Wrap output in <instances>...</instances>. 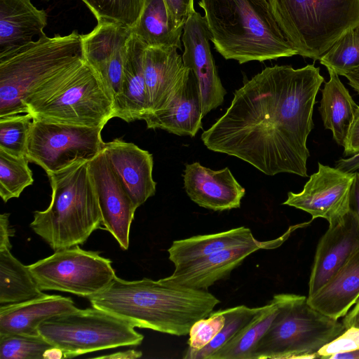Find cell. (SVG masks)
Returning <instances> with one entry per match:
<instances>
[{"mask_svg":"<svg viewBox=\"0 0 359 359\" xmlns=\"http://www.w3.org/2000/svg\"><path fill=\"white\" fill-rule=\"evenodd\" d=\"M323 81L314 64L266 67L235 91L226 112L202 133L204 145L269 176L308 177L306 143Z\"/></svg>","mask_w":359,"mask_h":359,"instance_id":"6da1fadb","label":"cell"},{"mask_svg":"<svg viewBox=\"0 0 359 359\" xmlns=\"http://www.w3.org/2000/svg\"><path fill=\"white\" fill-rule=\"evenodd\" d=\"M92 306L131 323L176 336L189 334L197 320L208 317L220 301L208 290L180 287L144 278L117 276L103 291L88 297Z\"/></svg>","mask_w":359,"mask_h":359,"instance_id":"7a4b0ae2","label":"cell"},{"mask_svg":"<svg viewBox=\"0 0 359 359\" xmlns=\"http://www.w3.org/2000/svg\"><path fill=\"white\" fill-rule=\"evenodd\" d=\"M210 41L239 64L298 55L280 30L268 0H201Z\"/></svg>","mask_w":359,"mask_h":359,"instance_id":"3957f363","label":"cell"},{"mask_svg":"<svg viewBox=\"0 0 359 359\" xmlns=\"http://www.w3.org/2000/svg\"><path fill=\"white\" fill-rule=\"evenodd\" d=\"M88 162L78 161L48 175L51 201L45 210L34 212L30 226L54 251L84 243L100 228L102 215Z\"/></svg>","mask_w":359,"mask_h":359,"instance_id":"277c9868","label":"cell"},{"mask_svg":"<svg viewBox=\"0 0 359 359\" xmlns=\"http://www.w3.org/2000/svg\"><path fill=\"white\" fill-rule=\"evenodd\" d=\"M81 34L48 37L32 42L0 57V117L25 114L23 102L41 83L83 58Z\"/></svg>","mask_w":359,"mask_h":359,"instance_id":"5b68a950","label":"cell"},{"mask_svg":"<svg viewBox=\"0 0 359 359\" xmlns=\"http://www.w3.org/2000/svg\"><path fill=\"white\" fill-rule=\"evenodd\" d=\"M272 13L298 55L320 58L359 25V0H268Z\"/></svg>","mask_w":359,"mask_h":359,"instance_id":"8992f818","label":"cell"},{"mask_svg":"<svg viewBox=\"0 0 359 359\" xmlns=\"http://www.w3.org/2000/svg\"><path fill=\"white\" fill-rule=\"evenodd\" d=\"M346 330L342 322L312 307L307 297L289 294L251 359L314 358Z\"/></svg>","mask_w":359,"mask_h":359,"instance_id":"52a82bcc","label":"cell"},{"mask_svg":"<svg viewBox=\"0 0 359 359\" xmlns=\"http://www.w3.org/2000/svg\"><path fill=\"white\" fill-rule=\"evenodd\" d=\"M130 322L103 309H76L52 317L39 327L41 336L71 358L97 351L140 345L144 336Z\"/></svg>","mask_w":359,"mask_h":359,"instance_id":"ba28073f","label":"cell"},{"mask_svg":"<svg viewBox=\"0 0 359 359\" xmlns=\"http://www.w3.org/2000/svg\"><path fill=\"white\" fill-rule=\"evenodd\" d=\"M33 119L104 127L114 118L113 98L99 73L86 60L59 88L29 107Z\"/></svg>","mask_w":359,"mask_h":359,"instance_id":"9c48e42d","label":"cell"},{"mask_svg":"<svg viewBox=\"0 0 359 359\" xmlns=\"http://www.w3.org/2000/svg\"><path fill=\"white\" fill-rule=\"evenodd\" d=\"M29 268L42 290L87 298L105 290L116 276L109 259L79 245L56 250Z\"/></svg>","mask_w":359,"mask_h":359,"instance_id":"30bf717a","label":"cell"},{"mask_svg":"<svg viewBox=\"0 0 359 359\" xmlns=\"http://www.w3.org/2000/svg\"><path fill=\"white\" fill-rule=\"evenodd\" d=\"M104 127H89L33 119L26 151L29 162L47 175L63 170L78 161H90L104 147Z\"/></svg>","mask_w":359,"mask_h":359,"instance_id":"8fae6325","label":"cell"},{"mask_svg":"<svg viewBox=\"0 0 359 359\" xmlns=\"http://www.w3.org/2000/svg\"><path fill=\"white\" fill-rule=\"evenodd\" d=\"M355 172H346L318 162V171L312 174L299 193L290 191L283 205L302 210L312 219H325L333 224L350 210V191Z\"/></svg>","mask_w":359,"mask_h":359,"instance_id":"7c38bea8","label":"cell"},{"mask_svg":"<svg viewBox=\"0 0 359 359\" xmlns=\"http://www.w3.org/2000/svg\"><path fill=\"white\" fill-rule=\"evenodd\" d=\"M210 34L204 17L195 11L184 26L182 57L184 65L196 79L203 116L222 104L226 93L210 51Z\"/></svg>","mask_w":359,"mask_h":359,"instance_id":"4fadbf2b","label":"cell"},{"mask_svg":"<svg viewBox=\"0 0 359 359\" xmlns=\"http://www.w3.org/2000/svg\"><path fill=\"white\" fill-rule=\"evenodd\" d=\"M88 168L97 196L102 224L121 249L127 250L137 208L110 166L104 150L89 161Z\"/></svg>","mask_w":359,"mask_h":359,"instance_id":"5bb4252c","label":"cell"},{"mask_svg":"<svg viewBox=\"0 0 359 359\" xmlns=\"http://www.w3.org/2000/svg\"><path fill=\"white\" fill-rule=\"evenodd\" d=\"M302 226V224L291 226L284 235L273 241H257L175 266L173 273L162 280L180 287L208 290L216 282L229 276L248 256L260 249L273 248L280 245L292 231Z\"/></svg>","mask_w":359,"mask_h":359,"instance_id":"9a60e30c","label":"cell"},{"mask_svg":"<svg viewBox=\"0 0 359 359\" xmlns=\"http://www.w3.org/2000/svg\"><path fill=\"white\" fill-rule=\"evenodd\" d=\"M359 249V222L350 209L329 224L320 239L309 282V295L316 294Z\"/></svg>","mask_w":359,"mask_h":359,"instance_id":"2e32d148","label":"cell"},{"mask_svg":"<svg viewBox=\"0 0 359 359\" xmlns=\"http://www.w3.org/2000/svg\"><path fill=\"white\" fill-rule=\"evenodd\" d=\"M104 152L112 170L137 208L156 193L153 156L132 142L114 139Z\"/></svg>","mask_w":359,"mask_h":359,"instance_id":"e0dca14e","label":"cell"},{"mask_svg":"<svg viewBox=\"0 0 359 359\" xmlns=\"http://www.w3.org/2000/svg\"><path fill=\"white\" fill-rule=\"evenodd\" d=\"M184 187L189 198L198 205L213 211L238 208L245 189L229 168L213 170L195 162L186 165Z\"/></svg>","mask_w":359,"mask_h":359,"instance_id":"ac0fdd59","label":"cell"},{"mask_svg":"<svg viewBox=\"0 0 359 359\" xmlns=\"http://www.w3.org/2000/svg\"><path fill=\"white\" fill-rule=\"evenodd\" d=\"M143 67L150 114L164 109L183 88L190 74V69L175 48L147 47Z\"/></svg>","mask_w":359,"mask_h":359,"instance_id":"d6986e66","label":"cell"},{"mask_svg":"<svg viewBox=\"0 0 359 359\" xmlns=\"http://www.w3.org/2000/svg\"><path fill=\"white\" fill-rule=\"evenodd\" d=\"M146 48V45L131 33L126 44L120 92L114 102V117L128 123L144 120L150 114L143 67Z\"/></svg>","mask_w":359,"mask_h":359,"instance_id":"ffe728a7","label":"cell"},{"mask_svg":"<svg viewBox=\"0 0 359 359\" xmlns=\"http://www.w3.org/2000/svg\"><path fill=\"white\" fill-rule=\"evenodd\" d=\"M76 309L67 297L46 294L18 304L0 306V335H39L38 329L46 320Z\"/></svg>","mask_w":359,"mask_h":359,"instance_id":"44dd1931","label":"cell"},{"mask_svg":"<svg viewBox=\"0 0 359 359\" xmlns=\"http://www.w3.org/2000/svg\"><path fill=\"white\" fill-rule=\"evenodd\" d=\"M201 98L196 79L190 70L188 81L163 109L144 120L147 128L162 129L180 136L194 137L202 128Z\"/></svg>","mask_w":359,"mask_h":359,"instance_id":"7402d4cb","label":"cell"},{"mask_svg":"<svg viewBox=\"0 0 359 359\" xmlns=\"http://www.w3.org/2000/svg\"><path fill=\"white\" fill-rule=\"evenodd\" d=\"M47 13L31 0H0V57L44 34Z\"/></svg>","mask_w":359,"mask_h":359,"instance_id":"603a6c76","label":"cell"},{"mask_svg":"<svg viewBox=\"0 0 359 359\" xmlns=\"http://www.w3.org/2000/svg\"><path fill=\"white\" fill-rule=\"evenodd\" d=\"M359 299V249L313 295L309 304L334 319L344 317Z\"/></svg>","mask_w":359,"mask_h":359,"instance_id":"cb8c5ba5","label":"cell"},{"mask_svg":"<svg viewBox=\"0 0 359 359\" xmlns=\"http://www.w3.org/2000/svg\"><path fill=\"white\" fill-rule=\"evenodd\" d=\"M327 69L330 79L321 89L322 98L318 110L325 128L330 130L334 141L344 147L359 106L339 75L331 69Z\"/></svg>","mask_w":359,"mask_h":359,"instance_id":"d4e9b609","label":"cell"},{"mask_svg":"<svg viewBox=\"0 0 359 359\" xmlns=\"http://www.w3.org/2000/svg\"><path fill=\"white\" fill-rule=\"evenodd\" d=\"M257 241L251 230L241 226L222 232L174 241L168 248L169 259L177 266L224 250Z\"/></svg>","mask_w":359,"mask_h":359,"instance_id":"484cf974","label":"cell"},{"mask_svg":"<svg viewBox=\"0 0 359 359\" xmlns=\"http://www.w3.org/2000/svg\"><path fill=\"white\" fill-rule=\"evenodd\" d=\"M184 26L172 18L163 0H145L141 15L131 33L147 47L182 49Z\"/></svg>","mask_w":359,"mask_h":359,"instance_id":"4316f807","label":"cell"},{"mask_svg":"<svg viewBox=\"0 0 359 359\" xmlns=\"http://www.w3.org/2000/svg\"><path fill=\"white\" fill-rule=\"evenodd\" d=\"M29 266L22 264L11 250H0V304H18L43 296Z\"/></svg>","mask_w":359,"mask_h":359,"instance_id":"83f0119b","label":"cell"},{"mask_svg":"<svg viewBox=\"0 0 359 359\" xmlns=\"http://www.w3.org/2000/svg\"><path fill=\"white\" fill-rule=\"evenodd\" d=\"M289 294H277L255 319L209 359H251L253 350L267 331Z\"/></svg>","mask_w":359,"mask_h":359,"instance_id":"f1b7e54d","label":"cell"},{"mask_svg":"<svg viewBox=\"0 0 359 359\" xmlns=\"http://www.w3.org/2000/svg\"><path fill=\"white\" fill-rule=\"evenodd\" d=\"M130 35L131 29L123 25L97 22L91 32L81 34L83 57L97 71L118 50L125 46Z\"/></svg>","mask_w":359,"mask_h":359,"instance_id":"f546056e","label":"cell"},{"mask_svg":"<svg viewBox=\"0 0 359 359\" xmlns=\"http://www.w3.org/2000/svg\"><path fill=\"white\" fill-rule=\"evenodd\" d=\"M265 307L266 305L256 308L240 305L222 310L226 317V321L219 334L203 349L195 353L184 354L183 358L209 359L216 351L250 325L264 310Z\"/></svg>","mask_w":359,"mask_h":359,"instance_id":"4dcf8cb0","label":"cell"},{"mask_svg":"<svg viewBox=\"0 0 359 359\" xmlns=\"http://www.w3.org/2000/svg\"><path fill=\"white\" fill-rule=\"evenodd\" d=\"M25 156L11 155L0 149V196L6 203L18 198L24 189L32 184V172Z\"/></svg>","mask_w":359,"mask_h":359,"instance_id":"1f68e13d","label":"cell"},{"mask_svg":"<svg viewBox=\"0 0 359 359\" xmlns=\"http://www.w3.org/2000/svg\"><path fill=\"white\" fill-rule=\"evenodd\" d=\"M319 60L339 76L359 71V25L343 35Z\"/></svg>","mask_w":359,"mask_h":359,"instance_id":"d6a6232c","label":"cell"},{"mask_svg":"<svg viewBox=\"0 0 359 359\" xmlns=\"http://www.w3.org/2000/svg\"><path fill=\"white\" fill-rule=\"evenodd\" d=\"M97 22L108 21L130 29L140 18L145 0H81Z\"/></svg>","mask_w":359,"mask_h":359,"instance_id":"836d02e7","label":"cell"},{"mask_svg":"<svg viewBox=\"0 0 359 359\" xmlns=\"http://www.w3.org/2000/svg\"><path fill=\"white\" fill-rule=\"evenodd\" d=\"M32 120L28 113L0 117V149L11 155L26 156Z\"/></svg>","mask_w":359,"mask_h":359,"instance_id":"e575fe53","label":"cell"},{"mask_svg":"<svg viewBox=\"0 0 359 359\" xmlns=\"http://www.w3.org/2000/svg\"><path fill=\"white\" fill-rule=\"evenodd\" d=\"M54 346L39 335H0L1 359H44L43 353Z\"/></svg>","mask_w":359,"mask_h":359,"instance_id":"d590c367","label":"cell"},{"mask_svg":"<svg viewBox=\"0 0 359 359\" xmlns=\"http://www.w3.org/2000/svg\"><path fill=\"white\" fill-rule=\"evenodd\" d=\"M225 321L226 317L219 310L195 322L189 332V348L184 354L197 352L206 346L219 334Z\"/></svg>","mask_w":359,"mask_h":359,"instance_id":"8d00e7d4","label":"cell"},{"mask_svg":"<svg viewBox=\"0 0 359 359\" xmlns=\"http://www.w3.org/2000/svg\"><path fill=\"white\" fill-rule=\"evenodd\" d=\"M125 55L126 45L124 47L118 50L112 57L97 71L109 91L114 102L121 89Z\"/></svg>","mask_w":359,"mask_h":359,"instance_id":"74e56055","label":"cell"},{"mask_svg":"<svg viewBox=\"0 0 359 359\" xmlns=\"http://www.w3.org/2000/svg\"><path fill=\"white\" fill-rule=\"evenodd\" d=\"M359 348V327H351L318 351V357L329 358L331 355Z\"/></svg>","mask_w":359,"mask_h":359,"instance_id":"f35d334b","label":"cell"},{"mask_svg":"<svg viewBox=\"0 0 359 359\" xmlns=\"http://www.w3.org/2000/svg\"><path fill=\"white\" fill-rule=\"evenodd\" d=\"M163 1L172 18L180 25H184L187 19L195 12L194 0Z\"/></svg>","mask_w":359,"mask_h":359,"instance_id":"ab89813d","label":"cell"},{"mask_svg":"<svg viewBox=\"0 0 359 359\" xmlns=\"http://www.w3.org/2000/svg\"><path fill=\"white\" fill-rule=\"evenodd\" d=\"M344 149V156L350 157L359 154V107L348 131Z\"/></svg>","mask_w":359,"mask_h":359,"instance_id":"60d3db41","label":"cell"},{"mask_svg":"<svg viewBox=\"0 0 359 359\" xmlns=\"http://www.w3.org/2000/svg\"><path fill=\"white\" fill-rule=\"evenodd\" d=\"M9 216V213L0 215V250L12 248L10 238L14 236L15 230L10 224Z\"/></svg>","mask_w":359,"mask_h":359,"instance_id":"b9f144b4","label":"cell"},{"mask_svg":"<svg viewBox=\"0 0 359 359\" xmlns=\"http://www.w3.org/2000/svg\"><path fill=\"white\" fill-rule=\"evenodd\" d=\"M350 209L355 215L359 222V172L355 176L350 191Z\"/></svg>","mask_w":359,"mask_h":359,"instance_id":"7bdbcfd3","label":"cell"},{"mask_svg":"<svg viewBox=\"0 0 359 359\" xmlns=\"http://www.w3.org/2000/svg\"><path fill=\"white\" fill-rule=\"evenodd\" d=\"M334 167L346 172H359V154L347 158H340Z\"/></svg>","mask_w":359,"mask_h":359,"instance_id":"ee69618b","label":"cell"},{"mask_svg":"<svg viewBox=\"0 0 359 359\" xmlns=\"http://www.w3.org/2000/svg\"><path fill=\"white\" fill-rule=\"evenodd\" d=\"M342 323L346 330L351 327H359V299L344 316Z\"/></svg>","mask_w":359,"mask_h":359,"instance_id":"f6af8a7d","label":"cell"},{"mask_svg":"<svg viewBox=\"0 0 359 359\" xmlns=\"http://www.w3.org/2000/svg\"><path fill=\"white\" fill-rule=\"evenodd\" d=\"M142 353L140 351L130 349L124 351H119L109 355H100L95 357L96 358H107V359H135L140 358Z\"/></svg>","mask_w":359,"mask_h":359,"instance_id":"bcb514c9","label":"cell"},{"mask_svg":"<svg viewBox=\"0 0 359 359\" xmlns=\"http://www.w3.org/2000/svg\"><path fill=\"white\" fill-rule=\"evenodd\" d=\"M44 359H61L64 358V352L62 350L56 346H52L43 353Z\"/></svg>","mask_w":359,"mask_h":359,"instance_id":"7dc6e473","label":"cell"},{"mask_svg":"<svg viewBox=\"0 0 359 359\" xmlns=\"http://www.w3.org/2000/svg\"><path fill=\"white\" fill-rule=\"evenodd\" d=\"M329 359H359V348L334 354Z\"/></svg>","mask_w":359,"mask_h":359,"instance_id":"c3c4849f","label":"cell"},{"mask_svg":"<svg viewBox=\"0 0 359 359\" xmlns=\"http://www.w3.org/2000/svg\"><path fill=\"white\" fill-rule=\"evenodd\" d=\"M348 81V84L359 94V71L347 74L344 76Z\"/></svg>","mask_w":359,"mask_h":359,"instance_id":"681fc988","label":"cell"},{"mask_svg":"<svg viewBox=\"0 0 359 359\" xmlns=\"http://www.w3.org/2000/svg\"><path fill=\"white\" fill-rule=\"evenodd\" d=\"M43 1H48V0H43Z\"/></svg>","mask_w":359,"mask_h":359,"instance_id":"f907efd6","label":"cell"}]
</instances>
